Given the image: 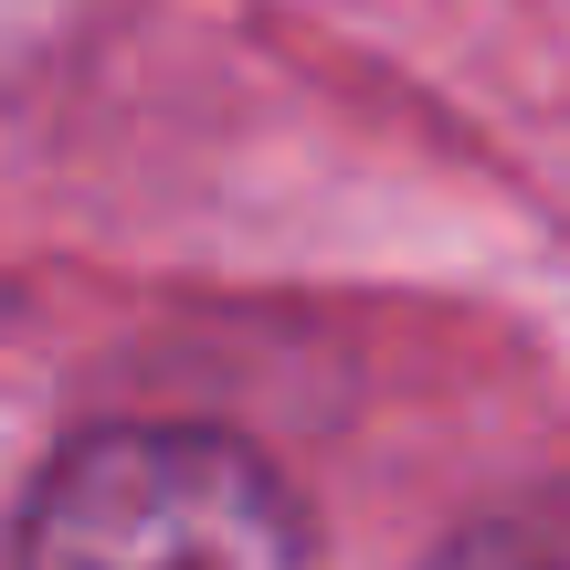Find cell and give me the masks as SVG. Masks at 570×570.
<instances>
[{
    "label": "cell",
    "mask_w": 570,
    "mask_h": 570,
    "mask_svg": "<svg viewBox=\"0 0 570 570\" xmlns=\"http://www.w3.org/2000/svg\"><path fill=\"white\" fill-rule=\"evenodd\" d=\"M21 570H317L275 465L202 423H106L53 454Z\"/></svg>",
    "instance_id": "obj_1"
},
{
    "label": "cell",
    "mask_w": 570,
    "mask_h": 570,
    "mask_svg": "<svg viewBox=\"0 0 570 570\" xmlns=\"http://www.w3.org/2000/svg\"><path fill=\"white\" fill-rule=\"evenodd\" d=\"M433 570H570V497H560V508H518V518L465 529Z\"/></svg>",
    "instance_id": "obj_2"
}]
</instances>
